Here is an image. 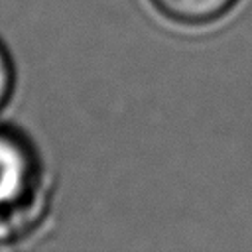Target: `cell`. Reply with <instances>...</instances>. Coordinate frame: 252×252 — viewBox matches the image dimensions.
Instances as JSON below:
<instances>
[{"label": "cell", "mask_w": 252, "mask_h": 252, "mask_svg": "<svg viewBox=\"0 0 252 252\" xmlns=\"http://www.w3.org/2000/svg\"><path fill=\"white\" fill-rule=\"evenodd\" d=\"M47 205V181L33 146L16 130L0 126V238L39 220Z\"/></svg>", "instance_id": "6da1fadb"}, {"label": "cell", "mask_w": 252, "mask_h": 252, "mask_svg": "<svg viewBox=\"0 0 252 252\" xmlns=\"http://www.w3.org/2000/svg\"><path fill=\"white\" fill-rule=\"evenodd\" d=\"M167 22L181 28H207L226 18L240 0H148Z\"/></svg>", "instance_id": "7a4b0ae2"}, {"label": "cell", "mask_w": 252, "mask_h": 252, "mask_svg": "<svg viewBox=\"0 0 252 252\" xmlns=\"http://www.w3.org/2000/svg\"><path fill=\"white\" fill-rule=\"evenodd\" d=\"M14 83H16L14 63H12V57L6 49V45L0 41V110L8 104V100L14 93Z\"/></svg>", "instance_id": "3957f363"}]
</instances>
